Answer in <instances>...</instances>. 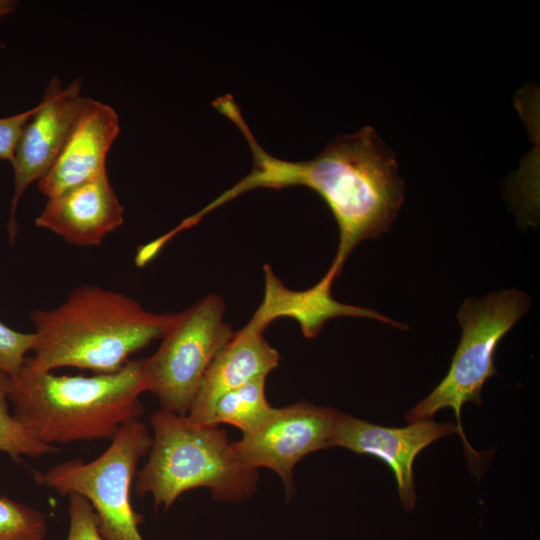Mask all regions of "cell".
Returning <instances> with one entry per match:
<instances>
[{
    "label": "cell",
    "mask_w": 540,
    "mask_h": 540,
    "mask_svg": "<svg viewBox=\"0 0 540 540\" xmlns=\"http://www.w3.org/2000/svg\"><path fill=\"white\" fill-rule=\"evenodd\" d=\"M213 106L231 120L247 141L253 168L248 175L201 209H213L259 189L305 186L318 193L330 208L339 228V245L325 275L333 281L354 248L363 240L388 231L404 201V183L395 157L370 126L341 135L319 155L306 161L274 157L258 143L231 95Z\"/></svg>",
    "instance_id": "1"
},
{
    "label": "cell",
    "mask_w": 540,
    "mask_h": 540,
    "mask_svg": "<svg viewBox=\"0 0 540 540\" xmlns=\"http://www.w3.org/2000/svg\"><path fill=\"white\" fill-rule=\"evenodd\" d=\"M148 390L144 359L93 376H57L26 360L8 380L13 415L49 445L112 439L143 414L139 396Z\"/></svg>",
    "instance_id": "2"
},
{
    "label": "cell",
    "mask_w": 540,
    "mask_h": 540,
    "mask_svg": "<svg viewBox=\"0 0 540 540\" xmlns=\"http://www.w3.org/2000/svg\"><path fill=\"white\" fill-rule=\"evenodd\" d=\"M32 367L112 373L129 357L160 339L171 314H154L133 298L99 286L81 285L58 307L34 310Z\"/></svg>",
    "instance_id": "3"
},
{
    "label": "cell",
    "mask_w": 540,
    "mask_h": 540,
    "mask_svg": "<svg viewBox=\"0 0 540 540\" xmlns=\"http://www.w3.org/2000/svg\"><path fill=\"white\" fill-rule=\"evenodd\" d=\"M150 423L153 443L136 473L135 492L151 495L155 510L167 512L196 488L209 489L214 500L226 504L255 496L259 472L242 461L224 429L162 408L152 413Z\"/></svg>",
    "instance_id": "4"
},
{
    "label": "cell",
    "mask_w": 540,
    "mask_h": 540,
    "mask_svg": "<svg viewBox=\"0 0 540 540\" xmlns=\"http://www.w3.org/2000/svg\"><path fill=\"white\" fill-rule=\"evenodd\" d=\"M530 297L514 288L492 292L481 299H466L457 313L462 334L451 366L442 381L405 415L408 423L430 419L443 409H451L457 420L469 466L480 454L467 441L462 423V407L470 402L482 405V388L497 375L495 353L502 338L529 310Z\"/></svg>",
    "instance_id": "5"
},
{
    "label": "cell",
    "mask_w": 540,
    "mask_h": 540,
    "mask_svg": "<svg viewBox=\"0 0 540 540\" xmlns=\"http://www.w3.org/2000/svg\"><path fill=\"white\" fill-rule=\"evenodd\" d=\"M153 438L139 419L123 424L108 448L89 462L81 459L59 463L35 481L62 496H83L98 518L103 540H144L139 525L144 517L131 502V486L138 461L148 455Z\"/></svg>",
    "instance_id": "6"
},
{
    "label": "cell",
    "mask_w": 540,
    "mask_h": 540,
    "mask_svg": "<svg viewBox=\"0 0 540 540\" xmlns=\"http://www.w3.org/2000/svg\"><path fill=\"white\" fill-rule=\"evenodd\" d=\"M225 309L223 298L211 293L171 314L158 350L144 358L147 391L160 408L187 415L207 368L235 334Z\"/></svg>",
    "instance_id": "7"
},
{
    "label": "cell",
    "mask_w": 540,
    "mask_h": 540,
    "mask_svg": "<svg viewBox=\"0 0 540 540\" xmlns=\"http://www.w3.org/2000/svg\"><path fill=\"white\" fill-rule=\"evenodd\" d=\"M339 410L299 401L273 407L256 429L242 434L233 446L247 465L266 468L282 481L285 499L295 496L294 468L306 456L333 447Z\"/></svg>",
    "instance_id": "8"
},
{
    "label": "cell",
    "mask_w": 540,
    "mask_h": 540,
    "mask_svg": "<svg viewBox=\"0 0 540 540\" xmlns=\"http://www.w3.org/2000/svg\"><path fill=\"white\" fill-rule=\"evenodd\" d=\"M82 84V79L76 78L63 87L61 80L53 77L21 134L11 161L14 189L7 222L11 245L18 233V203L25 190L49 172L62 151L86 99Z\"/></svg>",
    "instance_id": "9"
},
{
    "label": "cell",
    "mask_w": 540,
    "mask_h": 540,
    "mask_svg": "<svg viewBox=\"0 0 540 540\" xmlns=\"http://www.w3.org/2000/svg\"><path fill=\"white\" fill-rule=\"evenodd\" d=\"M458 433L452 422L432 418L408 423L405 427H387L339 412L333 447L383 461L394 474L399 501L405 511L417 503L413 465L418 454L435 441Z\"/></svg>",
    "instance_id": "10"
},
{
    "label": "cell",
    "mask_w": 540,
    "mask_h": 540,
    "mask_svg": "<svg viewBox=\"0 0 540 540\" xmlns=\"http://www.w3.org/2000/svg\"><path fill=\"white\" fill-rule=\"evenodd\" d=\"M271 323L257 308L250 321L220 350L207 368L187 413L193 421L207 424L217 400L259 376H268L280 361L279 352L263 332Z\"/></svg>",
    "instance_id": "11"
},
{
    "label": "cell",
    "mask_w": 540,
    "mask_h": 540,
    "mask_svg": "<svg viewBox=\"0 0 540 540\" xmlns=\"http://www.w3.org/2000/svg\"><path fill=\"white\" fill-rule=\"evenodd\" d=\"M119 130L116 111L86 97L57 160L38 181L40 192L49 199L107 173V154Z\"/></svg>",
    "instance_id": "12"
},
{
    "label": "cell",
    "mask_w": 540,
    "mask_h": 540,
    "mask_svg": "<svg viewBox=\"0 0 540 540\" xmlns=\"http://www.w3.org/2000/svg\"><path fill=\"white\" fill-rule=\"evenodd\" d=\"M124 222L107 173L49 198L35 224L76 246H100Z\"/></svg>",
    "instance_id": "13"
},
{
    "label": "cell",
    "mask_w": 540,
    "mask_h": 540,
    "mask_svg": "<svg viewBox=\"0 0 540 540\" xmlns=\"http://www.w3.org/2000/svg\"><path fill=\"white\" fill-rule=\"evenodd\" d=\"M264 272L265 293L258 308L270 322L279 317L296 319L308 338L316 336L327 320L342 316L370 318L400 329L408 328L375 310L336 301L331 296L333 281L326 275L308 290L291 291L283 286L269 266L264 267Z\"/></svg>",
    "instance_id": "14"
},
{
    "label": "cell",
    "mask_w": 540,
    "mask_h": 540,
    "mask_svg": "<svg viewBox=\"0 0 540 540\" xmlns=\"http://www.w3.org/2000/svg\"><path fill=\"white\" fill-rule=\"evenodd\" d=\"M266 376H259L223 394L215 403L208 425H232L248 433L261 425L273 407L266 398Z\"/></svg>",
    "instance_id": "15"
},
{
    "label": "cell",
    "mask_w": 540,
    "mask_h": 540,
    "mask_svg": "<svg viewBox=\"0 0 540 540\" xmlns=\"http://www.w3.org/2000/svg\"><path fill=\"white\" fill-rule=\"evenodd\" d=\"M9 376L0 371V452L19 461L22 456L33 458L54 453L57 448L42 442L9 411Z\"/></svg>",
    "instance_id": "16"
},
{
    "label": "cell",
    "mask_w": 540,
    "mask_h": 540,
    "mask_svg": "<svg viewBox=\"0 0 540 540\" xmlns=\"http://www.w3.org/2000/svg\"><path fill=\"white\" fill-rule=\"evenodd\" d=\"M47 520L42 511L0 495V540H44Z\"/></svg>",
    "instance_id": "17"
},
{
    "label": "cell",
    "mask_w": 540,
    "mask_h": 540,
    "mask_svg": "<svg viewBox=\"0 0 540 540\" xmlns=\"http://www.w3.org/2000/svg\"><path fill=\"white\" fill-rule=\"evenodd\" d=\"M35 334L15 331L0 321V371L9 377L23 366L28 352L32 351Z\"/></svg>",
    "instance_id": "18"
},
{
    "label": "cell",
    "mask_w": 540,
    "mask_h": 540,
    "mask_svg": "<svg viewBox=\"0 0 540 540\" xmlns=\"http://www.w3.org/2000/svg\"><path fill=\"white\" fill-rule=\"evenodd\" d=\"M69 527L66 540H103L98 531L97 515L86 498L68 495Z\"/></svg>",
    "instance_id": "19"
},
{
    "label": "cell",
    "mask_w": 540,
    "mask_h": 540,
    "mask_svg": "<svg viewBox=\"0 0 540 540\" xmlns=\"http://www.w3.org/2000/svg\"><path fill=\"white\" fill-rule=\"evenodd\" d=\"M35 111L36 106L12 116L0 117V160H13L21 134Z\"/></svg>",
    "instance_id": "20"
},
{
    "label": "cell",
    "mask_w": 540,
    "mask_h": 540,
    "mask_svg": "<svg viewBox=\"0 0 540 540\" xmlns=\"http://www.w3.org/2000/svg\"><path fill=\"white\" fill-rule=\"evenodd\" d=\"M18 2L15 0H0V17L12 14Z\"/></svg>",
    "instance_id": "21"
}]
</instances>
